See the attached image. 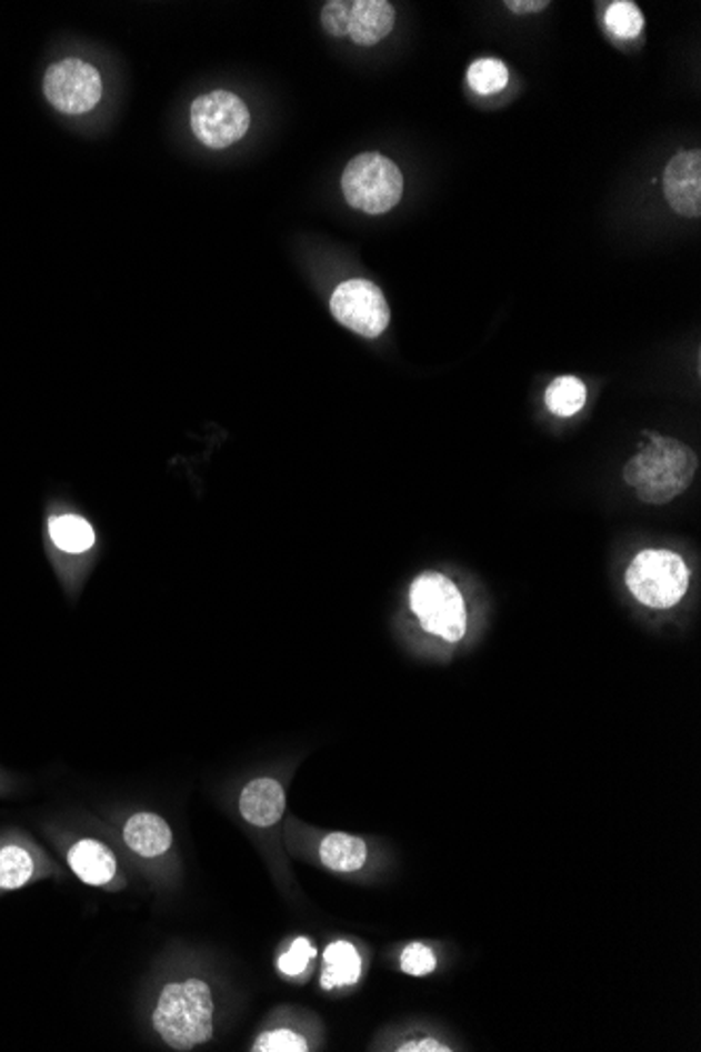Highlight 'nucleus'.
<instances>
[{
	"mask_svg": "<svg viewBox=\"0 0 701 1052\" xmlns=\"http://www.w3.org/2000/svg\"><path fill=\"white\" fill-rule=\"evenodd\" d=\"M467 80L479 96H495L509 84V68L500 59H477L467 72Z\"/></svg>",
	"mask_w": 701,
	"mask_h": 1052,
	"instance_id": "nucleus-19",
	"label": "nucleus"
},
{
	"mask_svg": "<svg viewBox=\"0 0 701 1052\" xmlns=\"http://www.w3.org/2000/svg\"><path fill=\"white\" fill-rule=\"evenodd\" d=\"M689 568L681 557L663 549H647L632 559L625 584L637 601L653 610H668L689 589Z\"/></svg>",
	"mask_w": 701,
	"mask_h": 1052,
	"instance_id": "nucleus-4",
	"label": "nucleus"
},
{
	"mask_svg": "<svg viewBox=\"0 0 701 1052\" xmlns=\"http://www.w3.org/2000/svg\"><path fill=\"white\" fill-rule=\"evenodd\" d=\"M68 865L80 881L91 886L108 884L114 879L118 870L114 853L96 839L74 842L68 851Z\"/></svg>",
	"mask_w": 701,
	"mask_h": 1052,
	"instance_id": "nucleus-12",
	"label": "nucleus"
},
{
	"mask_svg": "<svg viewBox=\"0 0 701 1052\" xmlns=\"http://www.w3.org/2000/svg\"><path fill=\"white\" fill-rule=\"evenodd\" d=\"M698 471L695 452L682 441L653 435L625 464V483L647 504H665L691 485Z\"/></svg>",
	"mask_w": 701,
	"mask_h": 1052,
	"instance_id": "nucleus-1",
	"label": "nucleus"
},
{
	"mask_svg": "<svg viewBox=\"0 0 701 1052\" xmlns=\"http://www.w3.org/2000/svg\"><path fill=\"white\" fill-rule=\"evenodd\" d=\"M395 9L387 0H355L351 2L347 37L360 47L379 44L393 32Z\"/></svg>",
	"mask_w": 701,
	"mask_h": 1052,
	"instance_id": "nucleus-10",
	"label": "nucleus"
},
{
	"mask_svg": "<svg viewBox=\"0 0 701 1052\" xmlns=\"http://www.w3.org/2000/svg\"><path fill=\"white\" fill-rule=\"evenodd\" d=\"M49 534L58 549L72 555L89 551L96 542L93 528L89 525V521L78 515H59L51 519Z\"/></svg>",
	"mask_w": 701,
	"mask_h": 1052,
	"instance_id": "nucleus-17",
	"label": "nucleus"
},
{
	"mask_svg": "<svg viewBox=\"0 0 701 1052\" xmlns=\"http://www.w3.org/2000/svg\"><path fill=\"white\" fill-rule=\"evenodd\" d=\"M330 309L344 328L365 339L380 337L391 320V311L380 288L360 278L347 280L337 287L330 299Z\"/></svg>",
	"mask_w": 701,
	"mask_h": 1052,
	"instance_id": "nucleus-8",
	"label": "nucleus"
},
{
	"mask_svg": "<svg viewBox=\"0 0 701 1052\" xmlns=\"http://www.w3.org/2000/svg\"><path fill=\"white\" fill-rule=\"evenodd\" d=\"M124 842L141 858H160L172 844V830L156 813H134L124 825Z\"/></svg>",
	"mask_w": 701,
	"mask_h": 1052,
	"instance_id": "nucleus-13",
	"label": "nucleus"
},
{
	"mask_svg": "<svg viewBox=\"0 0 701 1052\" xmlns=\"http://www.w3.org/2000/svg\"><path fill=\"white\" fill-rule=\"evenodd\" d=\"M435 954L422 943H410L401 954V971L405 975L424 976L435 971Z\"/></svg>",
	"mask_w": 701,
	"mask_h": 1052,
	"instance_id": "nucleus-22",
	"label": "nucleus"
},
{
	"mask_svg": "<svg viewBox=\"0 0 701 1052\" xmlns=\"http://www.w3.org/2000/svg\"><path fill=\"white\" fill-rule=\"evenodd\" d=\"M587 403V387L575 377H559L547 389V405L557 417H573Z\"/></svg>",
	"mask_w": 701,
	"mask_h": 1052,
	"instance_id": "nucleus-18",
	"label": "nucleus"
},
{
	"mask_svg": "<svg viewBox=\"0 0 701 1052\" xmlns=\"http://www.w3.org/2000/svg\"><path fill=\"white\" fill-rule=\"evenodd\" d=\"M410 605L424 631L450 643H458L464 637L467 608L450 578L435 572L418 575L410 589Z\"/></svg>",
	"mask_w": 701,
	"mask_h": 1052,
	"instance_id": "nucleus-5",
	"label": "nucleus"
},
{
	"mask_svg": "<svg viewBox=\"0 0 701 1052\" xmlns=\"http://www.w3.org/2000/svg\"><path fill=\"white\" fill-rule=\"evenodd\" d=\"M663 193L672 211L698 219L701 214V152H679L663 172Z\"/></svg>",
	"mask_w": 701,
	"mask_h": 1052,
	"instance_id": "nucleus-9",
	"label": "nucleus"
},
{
	"mask_svg": "<svg viewBox=\"0 0 701 1052\" xmlns=\"http://www.w3.org/2000/svg\"><path fill=\"white\" fill-rule=\"evenodd\" d=\"M309 1044L294 1030H273L259 1035V1040L252 1044V1052H307Z\"/></svg>",
	"mask_w": 701,
	"mask_h": 1052,
	"instance_id": "nucleus-21",
	"label": "nucleus"
},
{
	"mask_svg": "<svg viewBox=\"0 0 701 1052\" xmlns=\"http://www.w3.org/2000/svg\"><path fill=\"white\" fill-rule=\"evenodd\" d=\"M349 13H351V2L344 0H332L326 2L322 11L323 30L337 39L347 37L349 30Z\"/></svg>",
	"mask_w": 701,
	"mask_h": 1052,
	"instance_id": "nucleus-24",
	"label": "nucleus"
},
{
	"mask_svg": "<svg viewBox=\"0 0 701 1052\" xmlns=\"http://www.w3.org/2000/svg\"><path fill=\"white\" fill-rule=\"evenodd\" d=\"M342 193L349 207L368 214L395 209L403 196V174L391 158L361 153L342 172Z\"/></svg>",
	"mask_w": 701,
	"mask_h": 1052,
	"instance_id": "nucleus-3",
	"label": "nucleus"
},
{
	"mask_svg": "<svg viewBox=\"0 0 701 1052\" xmlns=\"http://www.w3.org/2000/svg\"><path fill=\"white\" fill-rule=\"evenodd\" d=\"M320 860L334 872H358L368 860V849L358 836L332 832L320 844Z\"/></svg>",
	"mask_w": 701,
	"mask_h": 1052,
	"instance_id": "nucleus-16",
	"label": "nucleus"
},
{
	"mask_svg": "<svg viewBox=\"0 0 701 1052\" xmlns=\"http://www.w3.org/2000/svg\"><path fill=\"white\" fill-rule=\"evenodd\" d=\"M44 97L61 114H87L103 97V80L87 61L61 59L44 74Z\"/></svg>",
	"mask_w": 701,
	"mask_h": 1052,
	"instance_id": "nucleus-7",
	"label": "nucleus"
},
{
	"mask_svg": "<svg viewBox=\"0 0 701 1052\" xmlns=\"http://www.w3.org/2000/svg\"><path fill=\"white\" fill-rule=\"evenodd\" d=\"M504 7H509L512 13H538V11H544L549 7L547 0L538 2V0H507Z\"/></svg>",
	"mask_w": 701,
	"mask_h": 1052,
	"instance_id": "nucleus-26",
	"label": "nucleus"
},
{
	"mask_svg": "<svg viewBox=\"0 0 701 1052\" xmlns=\"http://www.w3.org/2000/svg\"><path fill=\"white\" fill-rule=\"evenodd\" d=\"M605 28L615 39H637L644 28L643 11L630 0L611 2L605 11Z\"/></svg>",
	"mask_w": 701,
	"mask_h": 1052,
	"instance_id": "nucleus-20",
	"label": "nucleus"
},
{
	"mask_svg": "<svg viewBox=\"0 0 701 1052\" xmlns=\"http://www.w3.org/2000/svg\"><path fill=\"white\" fill-rule=\"evenodd\" d=\"M214 1002L209 983L186 979L164 985L153 1009V1030L174 1051H191L212 1038Z\"/></svg>",
	"mask_w": 701,
	"mask_h": 1052,
	"instance_id": "nucleus-2",
	"label": "nucleus"
},
{
	"mask_svg": "<svg viewBox=\"0 0 701 1052\" xmlns=\"http://www.w3.org/2000/svg\"><path fill=\"white\" fill-rule=\"evenodd\" d=\"M360 952L351 943L337 941V943H330L326 948V952H323V990L353 985L360 979Z\"/></svg>",
	"mask_w": 701,
	"mask_h": 1052,
	"instance_id": "nucleus-15",
	"label": "nucleus"
},
{
	"mask_svg": "<svg viewBox=\"0 0 701 1052\" xmlns=\"http://www.w3.org/2000/svg\"><path fill=\"white\" fill-rule=\"evenodd\" d=\"M311 958H316V948L311 945L309 939L299 938L290 945V950H288L286 954H282L278 966H280V971H282L284 975H303V971L309 966Z\"/></svg>",
	"mask_w": 701,
	"mask_h": 1052,
	"instance_id": "nucleus-23",
	"label": "nucleus"
},
{
	"mask_svg": "<svg viewBox=\"0 0 701 1052\" xmlns=\"http://www.w3.org/2000/svg\"><path fill=\"white\" fill-rule=\"evenodd\" d=\"M399 1052H450L452 1049H448L445 1044L437 1042L433 1038H420V1040H412V1042H405L401 1044L398 1049Z\"/></svg>",
	"mask_w": 701,
	"mask_h": 1052,
	"instance_id": "nucleus-25",
	"label": "nucleus"
},
{
	"mask_svg": "<svg viewBox=\"0 0 701 1052\" xmlns=\"http://www.w3.org/2000/svg\"><path fill=\"white\" fill-rule=\"evenodd\" d=\"M284 809V788L271 778L252 780L240 794V813L257 828L276 825L282 820Z\"/></svg>",
	"mask_w": 701,
	"mask_h": 1052,
	"instance_id": "nucleus-11",
	"label": "nucleus"
},
{
	"mask_svg": "<svg viewBox=\"0 0 701 1052\" xmlns=\"http://www.w3.org/2000/svg\"><path fill=\"white\" fill-rule=\"evenodd\" d=\"M247 103L229 91H210L191 103L193 134L212 150H223L248 133Z\"/></svg>",
	"mask_w": 701,
	"mask_h": 1052,
	"instance_id": "nucleus-6",
	"label": "nucleus"
},
{
	"mask_svg": "<svg viewBox=\"0 0 701 1052\" xmlns=\"http://www.w3.org/2000/svg\"><path fill=\"white\" fill-rule=\"evenodd\" d=\"M37 870L39 861L30 846L21 842L0 844V893L23 889L28 882L34 881Z\"/></svg>",
	"mask_w": 701,
	"mask_h": 1052,
	"instance_id": "nucleus-14",
	"label": "nucleus"
}]
</instances>
